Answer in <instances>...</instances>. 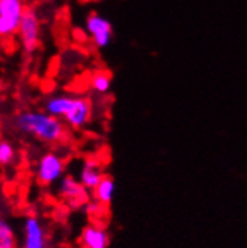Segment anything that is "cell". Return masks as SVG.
I'll use <instances>...</instances> for the list:
<instances>
[{
    "label": "cell",
    "instance_id": "1",
    "mask_svg": "<svg viewBox=\"0 0 247 248\" xmlns=\"http://www.w3.org/2000/svg\"><path fill=\"white\" fill-rule=\"evenodd\" d=\"M14 126L21 133L33 136L42 142L56 144L65 139V121L47 111H23L14 120Z\"/></svg>",
    "mask_w": 247,
    "mask_h": 248
},
{
    "label": "cell",
    "instance_id": "2",
    "mask_svg": "<svg viewBox=\"0 0 247 248\" xmlns=\"http://www.w3.org/2000/svg\"><path fill=\"white\" fill-rule=\"evenodd\" d=\"M65 158L57 153H45L36 163V180L42 186L59 183L65 176Z\"/></svg>",
    "mask_w": 247,
    "mask_h": 248
},
{
    "label": "cell",
    "instance_id": "3",
    "mask_svg": "<svg viewBox=\"0 0 247 248\" xmlns=\"http://www.w3.org/2000/svg\"><path fill=\"white\" fill-rule=\"evenodd\" d=\"M85 31L93 45L99 49L108 48L114 41V29L108 18L93 12L85 20Z\"/></svg>",
    "mask_w": 247,
    "mask_h": 248
},
{
    "label": "cell",
    "instance_id": "4",
    "mask_svg": "<svg viewBox=\"0 0 247 248\" xmlns=\"http://www.w3.org/2000/svg\"><path fill=\"white\" fill-rule=\"evenodd\" d=\"M59 196L62 201L72 209L84 208V205L90 201L89 190H87L78 178L72 175H65L63 178L59 181Z\"/></svg>",
    "mask_w": 247,
    "mask_h": 248
},
{
    "label": "cell",
    "instance_id": "5",
    "mask_svg": "<svg viewBox=\"0 0 247 248\" xmlns=\"http://www.w3.org/2000/svg\"><path fill=\"white\" fill-rule=\"evenodd\" d=\"M21 248H49L47 229L36 216H29L24 218Z\"/></svg>",
    "mask_w": 247,
    "mask_h": 248
},
{
    "label": "cell",
    "instance_id": "6",
    "mask_svg": "<svg viewBox=\"0 0 247 248\" xmlns=\"http://www.w3.org/2000/svg\"><path fill=\"white\" fill-rule=\"evenodd\" d=\"M18 34H20V39L26 52L36 51L39 45V36H41V23H39L36 12L33 9H26L21 18V23H20Z\"/></svg>",
    "mask_w": 247,
    "mask_h": 248
},
{
    "label": "cell",
    "instance_id": "7",
    "mask_svg": "<svg viewBox=\"0 0 247 248\" xmlns=\"http://www.w3.org/2000/svg\"><path fill=\"white\" fill-rule=\"evenodd\" d=\"M93 115V105L87 97L74 96L72 103H70L66 115L63 117L65 124L75 130L85 127L90 123Z\"/></svg>",
    "mask_w": 247,
    "mask_h": 248
},
{
    "label": "cell",
    "instance_id": "8",
    "mask_svg": "<svg viewBox=\"0 0 247 248\" xmlns=\"http://www.w3.org/2000/svg\"><path fill=\"white\" fill-rule=\"evenodd\" d=\"M103 176L105 172L102 169V165L98 160H95V158H85L78 172V181L89 191H93L96 186L102 181Z\"/></svg>",
    "mask_w": 247,
    "mask_h": 248
},
{
    "label": "cell",
    "instance_id": "9",
    "mask_svg": "<svg viewBox=\"0 0 247 248\" xmlns=\"http://www.w3.org/2000/svg\"><path fill=\"white\" fill-rule=\"evenodd\" d=\"M82 248H108L110 233L108 230L99 224H89L81 232Z\"/></svg>",
    "mask_w": 247,
    "mask_h": 248
},
{
    "label": "cell",
    "instance_id": "10",
    "mask_svg": "<svg viewBox=\"0 0 247 248\" xmlns=\"http://www.w3.org/2000/svg\"><path fill=\"white\" fill-rule=\"evenodd\" d=\"M115 194V183L114 178L110 175H105L102 181L96 186V188L93 190V198L96 202H99L100 205H110L114 199Z\"/></svg>",
    "mask_w": 247,
    "mask_h": 248
},
{
    "label": "cell",
    "instance_id": "11",
    "mask_svg": "<svg viewBox=\"0 0 247 248\" xmlns=\"http://www.w3.org/2000/svg\"><path fill=\"white\" fill-rule=\"evenodd\" d=\"M72 99H74V96H69V94L51 96L45 102V111L51 115L63 120V117L66 115V112L69 109L70 103H72Z\"/></svg>",
    "mask_w": 247,
    "mask_h": 248
},
{
    "label": "cell",
    "instance_id": "12",
    "mask_svg": "<svg viewBox=\"0 0 247 248\" xmlns=\"http://www.w3.org/2000/svg\"><path fill=\"white\" fill-rule=\"evenodd\" d=\"M90 88L98 93V94H107L110 93L111 87H113V77L108 70H103V69H99V70H95V72L90 75Z\"/></svg>",
    "mask_w": 247,
    "mask_h": 248
},
{
    "label": "cell",
    "instance_id": "13",
    "mask_svg": "<svg viewBox=\"0 0 247 248\" xmlns=\"http://www.w3.org/2000/svg\"><path fill=\"white\" fill-rule=\"evenodd\" d=\"M26 12V6L23 0H0V16L20 20Z\"/></svg>",
    "mask_w": 247,
    "mask_h": 248
},
{
    "label": "cell",
    "instance_id": "14",
    "mask_svg": "<svg viewBox=\"0 0 247 248\" xmlns=\"http://www.w3.org/2000/svg\"><path fill=\"white\" fill-rule=\"evenodd\" d=\"M0 248H16L14 229L2 216H0Z\"/></svg>",
    "mask_w": 247,
    "mask_h": 248
},
{
    "label": "cell",
    "instance_id": "15",
    "mask_svg": "<svg viewBox=\"0 0 247 248\" xmlns=\"http://www.w3.org/2000/svg\"><path fill=\"white\" fill-rule=\"evenodd\" d=\"M16 158V150L9 140L0 139V166H11Z\"/></svg>",
    "mask_w": 247,
    "mask_h": 248
},
{
    "label": "cell",
    "instance_id": "16",
    "mask_svg": "<svg viewBox=\"0 0 247 248\" xmlns=\"http://www.w3.org/2000/svg\"><path fill=\"white\" fill-rule=\"evenodd\" d=\"M102 208H103V205H100V203L96 202V201H89V202H87V203L84 205V211H85L89 216H92V217L100 214Z\"/></svg>",
    "mask_w": 247,
    "mask_h": 248
},
{
    "label": "cell",
    "instance_id": "17",
    "mask_svg": "<svg viewBox=\"0 0 247 248\" xmlns=\"http://www.w3.org/2000/svg\"><path fill=\"white\" fill-rule=\"evenodd\" d=\"M93 2H98V0H93Z\"/></svg>",
    "mask_w": 247,
    "mask_h": 248
},
{
    "label": "cell",
    "instance_id": "18",
    "mask_svg": "<svg viewBox=\"0 0 247 248\" xmlns=\"http://www.w3.org/2000/svg\"><path fill=\"white\" fill-rule=\"evenodd\" d=\"M47 2H48V0H47Z\"/></svg>",
    "mask_w": 247,
    "mask_h": 248
}]
</instances>
